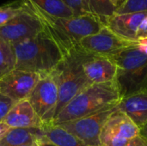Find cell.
<instances>
[{
  "label": "cell",
  "instance_id": "e0dca14e",
  "mask_svg": "<svg viewBox=\"0 0 147 146\" xmlns=\"http://www.w3.org/2000/svg\"><path fill=\"white\" fill-rule=\"evenodd\" d=\"M41 136V129L9 128L0 140V146H22L33 144Z\"/></svg>",
  "mask_w": 147,
  "mask_h": 146
},
{
  "label": "cell",
  "instance_id": "484cf974",
  "mask_svg": "<svg viewBox=\"0 0 147 146\" xmlns=\"http://www.w3.org/2000/svg\"><path fill=\"white\" fill-rule=\"evenodd\" d=\"M126 146H147V139L140 134L133 139Z\"/></svg>",
  "mask_w": 147,
  "mask_h": 146
},
{
  "label": "cell",
  "instance_id": "3957f363",
  "mask_svg": "<svg viewBox=\"0 0 147 146\" xmlns=\"http://www.w3.org/2000/svg\"><path fill=\"white\" fill-rule=\"evenodd\" d=\"M121 96L115 81L90 84L73 97L55 116L53 125L74 120L117 105Z\"/></svg>",
  "mask_w": 147,
  "mask_h": 146
},
{
  "label": "cell",
  "instance_id": "7c38bea8",
  "mask_svg": "<svg viewBox=\"0 0 147 146\" xmlns=\"http://www.w3.org/2000/svg\"><path fill=\"white\" fill-rule=\"evenodd\" d=\"M83 67L90 84L105 83L115 80L117 67L109 57L88 52Z\"/></svg>",
  "mask_w": 147,
  "mask_h": 146
},
{
  "label": "cell",
  "instance_id": "277c9868",
  "mask_svg": "<svg viewBox=\"0 0 147 146\" xmlns=\"http://www.w3.org/2000/svg\"><path fill=\"white\" fill-rule=\"evenodd\" d=\"M115 63V83L121 98L147 89V41H140L109 57Z\"/></svg>",
  "mask_w": 147,
  "mask_h": 146
},
{
  "label": "cell",
  "instance_id": "4dcf8cb0",
  "mask_svg": "<svg viewBox=\"0 0 147 146\" xmlns=\"http://www.w3.org/2000/svg\"><path fill=\"white\" fill-rule=\"evenodd\" d=\"M111 2L116 7V9H117V8H118V0H111Z\"/></svg>",
  "mask_w": 147,
  "mask_h": 146
},
{
  "label": "cell",
  "instance_id": "9c48e42d",
  "mask_svg": "<svg viewBox=\"0 0 147 146\" xmlns=\"http://www.w3.org/2000/svg\"><path fill=\"white\" fill-rule=\"evenodd\" d=\"M44 31L40 20L25 5L24 9L0 28V36L11 45L34 38Z\"/></svg>",
  "mask_w": 147,
  "mask_h": 146
},
{
  "label": "cell",
  "instance_id": "30bf717a",
  "mask_svg": "<svg viewBox=\"0 0 147 146\" xmlns=\"http://www.w3.org/2000/svg\"><path fill=\"white\" fill-rule=\"evenodd\" d=\"M41 76L30 71L14 69L0 77V93L15 102L28 99Z\"/></svg>",
  "mask_w": 147,
  "mask_h": 146
},
{
  "label": "cell",
  "instance_id": "f1b7e54d",
  "mask_svg": "<svg viewBox=\"0 0 147 146\" xmlns=\"http://www.w3.org/2000/svg\"><path fill=\"white\" fill-rule=\"evenodd\" d=\"M140 135H142L144 138L147 139V124L144 126L142 128H140Z\"/></svg>",
  "mask_w": 147,
  "mask_h": 146
},
{
  "label": "cell",
  "instance_id": "1f68e13d",
  "mask_svg": "<svg viewBox=\"0 0 147 146\" xmlns=\"http://www.w3.org/2000/svg\"><path fill=\"white\" fill-rule=\"evenodd\" d=\"M22 146H38V145H37V143L35 142V143H33V144H28V145H22Z\"/></svg>",
  "mask_w": 147,
  "mask_h": 146
},
{
  "label": "cell",
  "instance_id": "d4e9b609",
  "mask_svg": "<svg viewBox=\"0 0 147 146\" xmlns=\"http://www.w3.org/2000/svg\"><path fill=\"white\" fill-rule=\"evenodd\" d=\"M138 41H147V15L140 23L137 32Z\"/></svg>",
  "mask_w": 147,
  "mask_h": 146
},
{
  "label": "cell",
  "instance_id": "6da1fadb",
  "mask_svg": "<svg viewBox=\"0 0 147 146\" xmlns=\"http://www.w3.org/2000/svg\"><path fill=\"white\" fill-rule=\"evenodd\" d=\"M28 8L40 20L44 31L57 43L64 56L79 46L84 38L98 33L105 27L100 18L91 14L71 18H56L39 9Z\"/></svg>",
  "mask_w": 147,
  "mask_h": 146
},
{
  "label": "cell",
  "instance_id": "ba28073f",
  "mask_svg": "<svg viewBox=\"0 0 147 146\" xmlns=\"http://www.w3.org/2000/svg\"><path fill=\"white\" fill-rule=\"evenodd\" d=\"M140 134V128L128 116L116 108L102 129L100 145L126 146Z\"/></svg>",
  "mask_w": 147,
  "mask_h": 146
},
{
  "label": "cell",
  "instance_id": "8992f818",
  "mask_svg": "<svg viewBox=\"0 0 147 146\" xmlns=\"http://www.w3.org/2000/svg\"><path fill=\"white\" fill-rule=\"evenodd\" d=\"M44 127L53 125L59 102V87L55 70L41 77L28 97Z\"/></svg>",
  "mask_w": 147,
  "mask_h": 146
},
{
  "label": "cell",
  "instance_id": "44dd1931",
  "mask_svg": "<svg viewBox=\"0 0 147 146\" xmlns=\"http://www.w3.org/2000/svg\"><path fill=\"white\" fill-rule=\"evenodd\" d=\"M25 8L22 0H14L0 6V28L4 26Z\"/></svg>",
  "mask_w": 147,
  "mask_h": 146
},
{
  "label": "cell",
  "instance_id": "ffe728a7",
  "mask_svg": "<svg viewBox=\"0 0 147 146\" xmlns=\"http://www.w3.org/2000/svg\"><path fill=\"white\" fill-rule=\"evenodd\" d=\"M15 69L13 46L0 36V77Z\"/></svg>",
  "mask_w": 147,
  "mask_h": 146
},
{
  "label": "cell",
  "instance_id": "2e32d148",
  "mask_svg": "<svg viewBox=\"0 0 147 146\" xmlns=\"http://www.w3.org/2000/svg\"><path fill=\"white\" fill-rule=\"evenodd\" d=\"M28 7L39 9L56 18H71L74 16L72 10L62 0H22Z\"/></svg>",
  "mask_w": 147,
  "mask_h": 146
},
{
  "label": "cell",
  "instance_id": "9a60e30c",
  "mask_svg": "<svg viewBox=\"0 0 147 146\" xmlns=\"http://www.w3.org/2000/svg\"><path fill=\"white\" fill-rule=\"evenodd\" d=\"M116 108L142 128L147 124V89L121 98Z\"/></svg>",
  "mask_w": 147,
  "mask_h": 146
},
{
  "label": "cell",
  "instance_id": "d6986e66",
  "mask_svg": "<svg viewBox=\"0 0 147 146\" xmlns=\"http://www.w3.org/2000/svg\"><path fill=\"white\" fill-rule=\"evenodd\" d=\"M84 2L88 13L100 18L103 23L116 11V7L111 0H84Z\"/></svg>",
  "mask_w": 147,
  "mask_h": 146
},
{
  "label": "cell",
  "instance_id": "8fae6325",
  "mask_svg": "<svg viewBox=\"0 0 147 146\" xmlns=\"http://www.w3.org/2000/svg\"><path fill=\"white\" fill-rule=\"evenodd\" d=\"M139 42L140 41L136 42L125 40L104 27L98 33L84 38L79 43V46L87 52L110 57Z\"/></svg>",
  "mask_w": 147,
  "mask_h": 146
},
{
  "label": "cell",
  "instance_id": "cb8c5ba5",
  "mask_svg": "<svg viewBox=\"0 0 147 146\" xmlns=\"http://www.w3.org/2000/svg\"><path fill=\"white\" fill-rule=\"evenodd\" d=\"M15 102L4 96L0 93V121H3L11 108L15 105Z\"/></svg>",
  "mask_w": 147,
  "mask_h": 146
},
{
  "label": "cell",
  "instance_id": "603a6c76",
  "mask_svg": "<svg viewBox=\"0 0 147 146\" xmlns=\"http://www.w3.org/2000/svg\"><path fill=\"white\" fill-rule=\"evenodd\" d=\"M73 12L74 16H80L89 14L84 0H62Z\"/></svg>",
  "mask_w": 147,
  "mask_h": 146
},
{
  "label": "cell",
  "instance_id": "52a82bcc",
  "mask_svg": "<svg viewBox=\"0 0 147 146\" xmlns=\"http://www.w3.org/2000/svg\"><path fill=\"white\" fill-rule=\"evenodd\" d=\"M116 106L109 107L90 115L59 124L88 146L100 145V134L109 117L116 110Z\"/></svg>",
  "mask_w": 147,
  "mask_h": 146
},
{
  "label": "cell",
  "instance_id": "f546056e",
  "mask_svg": "<svg viewBox=\"0 0 147 146\" xmlns=\"http://www.w3.org/2000/svg\"><path fill=\"white\" fill-rule=\"evenodd\" d=\"M127 1V0H118V8L121 7V5H123ZM118 8H117V9H118Z\"/></svg>",
  "mask_w": 147,
  "mask_h": 146
},
{
  "label": "cell",
  "instance_id": "4316f807",
  "mask_svg": "<svg viewBox=\"0 0 147 146\" xmlns=\"http://www.w3.org/2000/svg\"><path fill=\"white\" fill-rule=\"evenodd\" d=\"M38 146H58L55 144H53V142H51L50 140H48L46 137H44L41 133V136L37 139L36 141Z\"/></svg>",
  "mask_w": 147,
  "mask_h": 146
},
{
  "label": "cell",
  "instance_id": "ac0fdd59",
  "mask_svg": "<svg viewBox=\"0 0 147 146\" xmlns=\"http://www.w3.org/2000/svg\"><path fill=\"white\" fill-rule=\"evenodd\" d=\"M41 133L58 146H88L77 137L58 125H51L41 129Z\"/></svg>",
  "mask_w": 147,
  "mask_h": 146
},
{
  "label": "cell",
  "instance_id": "5b68a950",
  "mask_svg": "<svg viewBox=\"0 0 147 146\" xmlns=\"http://www.w3.org/2000/svg\"><path fill=\"white\" fill-rule=\"evenodd\" d=\"M87 53L78 46L65 55L64 59L55 69L59 87V102L55 116L73 97L90 85L83 67Z\"/></svg>",
  "mask_w": 147,
  "mask_h": 146
},
{
  "label": "cell",
  "instance_id": "5bb4252c",
  "mask_svg": "<svg viewBox=\"0 0 147 146\" xmlns=\"http://www.w3.org/2000/svg\"><path fill=\"white\" fill-rule=\"evenodd\" d=\"M3 121L9 128H44L43 123L28 99L16 102Z\"/></svg>",
  "mask_w": 147,
  "mask_h": 146
},
{
  "label": "cell",
  "instance_id": "d6a6232c",
  "mask_svg": "<svg viewBox=\"0 0 147 146\" xmlns=\"http://www.w3.org/2000/svg\"><path fill=\"white\" fill-rule=\"evenodd\" d=\"M99 146H101V145H99Z\"/></svg>",
  "mask_w": 147,
  "mask_h": 146
},
{
  "label": "cell",
  "instance_id": "7a4b0ae2",
  "mask_svg": "<svg viewBox=\"0 0 147 146\" xmlns=\"http://www.w3.org/2000/svg\"><path fill=\"white\" fill-rule=\"evenodd\" d=\"M12 46L15 69L34 72L41 77L52 73L65 57L57 43L45 31Z\"/></svg>",
  "mask_w": 147,
  "mask_h": 146
},
{
  "label": "cell",
  "instance_id": "83f0119b",
  "mask_svg": "<svg viewBox=\"0 0 147 146\" xmlns=\"http://www.w3.org/2000/svg\"><path fill=\"white\" fill-rule=\"evenodd\" d=\"M9 127L3 121H0V140L3 138L6 133L9 131Z\"/></svg>",
  "mask_w": 147,
  "mask_h": 146
},
{
  "label": "cell",
  "instance_id": "4fadbf2b",
  "mask_svg": "<svg viewBox=\"0 0 147 146\" xmlns=\"http://www.w3.org/2000/svg\"><path fill=\"white\" fill-rule=\"evenodd\" d=\"M146 15L147 12L114 14L106 20L104 25L116 35L127 40L138 42V28Z\"/></svg>",
  "mask_w": 147,
  "mask_h": 146
},
{
  "label": "cell",
  "instance_id": "7402d4cb",
  "mask_svg": "<svg viewBox=\"0 0 147 146\" xmlns=\"http://www.w3.org/2000/svg\"><path fill=\"white\" fill-rule=\"evenodd\" d=\"M134 12H147V0H127L119 7L115 14H126Z\"/></svg>",
  "mask_w": 147,
  "mask_h": 146
}]
</instances>
